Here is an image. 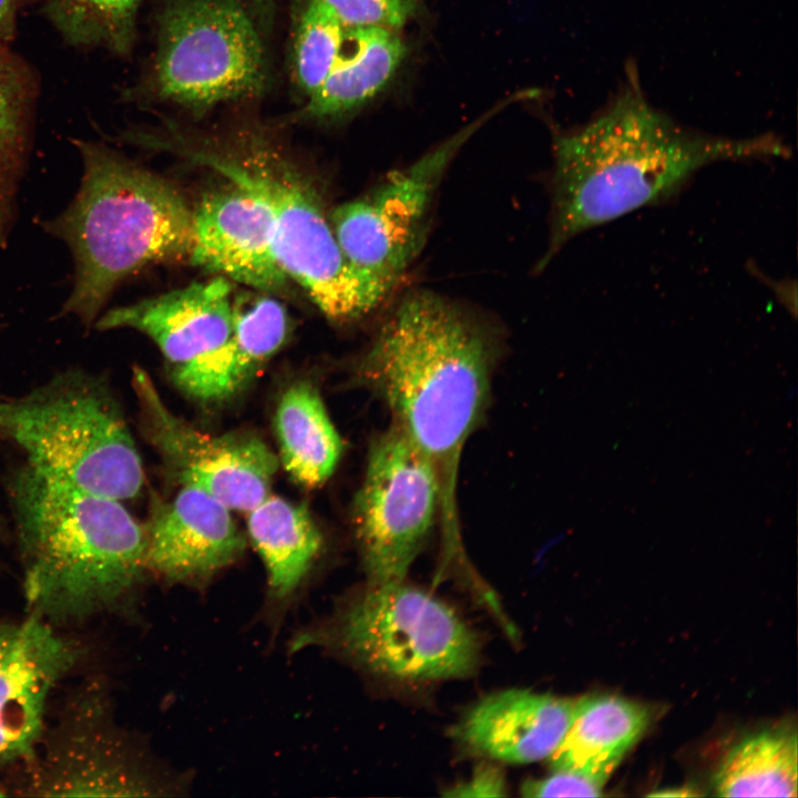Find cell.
<instances>
[{
	"instance_id": "cell-1",
	"label": "cell",
	"mask_w": 798,
	"mask_h": 798,
	"mask_svg": "<svg viewBox=\"0 0 798 798\" xmlns=\"http://www.w3.org/2000/svg\"><path fill=\"white\" fill-rule=\"evenodd\" d=\"M789 155L771 133L733 139L683 126L653 108L628 72L598 114L554 136L550 235L536 269L580 234L673 200L708 165Z\"/></svg>"
},
{
	"instance_id": "cell-2",
	"label": "cell",
	"mask_w": 798,
	"mask_h": 798,
	"mask_svg": "<svg viewBox=\"0 0 798 798\" xmlns=\"http://www.w3.org/2000/svg\"><path fill=\"white\" fill-rule=\"evenodd\" d=\"M494 355L493 339L477 319L419 290L386 318L356 368L357 380L434 467L448 549L460 546L459 463L488 405Z\"/></svg>"
},
{
	"instance_id": "cell-3",
	"label": "cell",
	"mask_w": 798,
	"mask_h": 798,
	"mask_svg": "<svg viewBox=\"0 0 798 798\" xmlns=\"http://www.w3.org/2000/svg\"><path fill=\"white\" fill-rule=\"evenodd\" d=\"M23 589L32 614L52 623L114 608L146 569V536L122 501L27 464L13 485Z\"/></svg>"
},
{
	"instance_id": "cell-4",
	"label": "cell",
	"mask_w": 798,
	"mask_h": 798,
	"mask_svg": "<svg viewBox=\"0 0 798 798\" xmlns=\"http://www.w3.org/2000/svg\"><path fill=\"white\" fill-rule=\"evenodd\" d=\"M74 144L83 164L80 187L71 204L43 225L74 258V284L62 314L91 325L126 277L190 256L192 209L165 178L104 143Z\"/></svg>"
},
{
	"instance_id": "cell-5",
	"label": "cell",
	"mask_w": 798,
	"mask_h": 798,
	"mask_svg": "<svg viewBox=\"0 0 798 798\" xmlns=\"http://www.w3.org/2000/svg\"><path fill=\"white\" fill-rule=\"evenodd\" d=\"M0 437L48 477L120 501L144 482L141 457L116 401L98 379L68 372L0 401Z\"/></svg>"
},
{
	"instance_id": "cell-6",
	"label": "cell",
	"mask_w": 798,
	"mask_h": 798,
	"mask_svg": "<svg viewBox=\"0 0 798 798\" xmlns=\"http://www.w3.org/2000/svg\"><path fill=\"white\" fill-rule=\"evenodd\" d=\"M182 151L263 200L282 267L328 319H357L385 299L345 257L316 191L266 141L253 135L236 152L214 146Z\"/></svg>"
},
{
	"instance_id": "cell-7",
	"label": "cell",
	"mask_w": 798,
	"mask_h": 798,
	"mask_svg": "<svg viewBox=\"0 0 798 798\" xmlns=\"http://www.w3.org/2000/svg\"><path fill=\"white\" fill-rule=\"evenodd\" d=\"M147 91L193 113L259 95L268 80L262 29L245 0H167Z\"/></svg>"
},
{
	"instance_id": "cell-8",
	"label": "cell",
	"mask_w": 798,
	"mask_h": 798,
	"mask_svg": "<svg viewBox=\"0 0 798 798\" xmlns=\"http://www.w3.org/2000/svg\"><path fill=\"white\" fill-rule=\"evenodd\" d=\"M336 640L365 668L399 681L460 678L479 662L475 632L405 580L371 584L341 615Z\"/></svg>"
},
{
	"instance_id": "cell-9",
	"label": "cell",
	"mask_w": 798,
	"mask_h": 798,
	"mask_svg": "<svg viewBox=\"0 0 798 798\" xmlns=\"http://www.w3.org/2000/svg\"><path fill=\"white\" fill-rule=\"evenodd\" d=\"M502 106L331 212L329 222L345 257L385 298L424 247L433 201L452 160Z\"/></svg>"
},
{
	"instance_id": "cell-10",
	"label": "cell",
	"mask_w": 798,
	"mask_h": 798,
	"mask_svg": "<svg viewBox=\"0 0 798 798\" xmlns=\"http://www.w3.org/2000/svg\"><path fill=\"white\" fill-rule=\"evenodd\" d=\"M439 511L434 467L391 422L370 444L352 511L371 584L405 580Z\"/></svg>"
},
{
	"instance_id": "cell-11",
	"label": "cell",
	"mask_w": 798,
	"mask_h": 798,
	"mask_svg": "<svg viewBox=\"0 0 798 798\" xmlns=\"http://www.w3.org/2000/svg\"><path fill=\"white\" fill-rule=\"evenodd\" d=\"M145 432L182 485L202 489L231 510L249 511L266 497L278 461L253 434L204 433L175 416L149 375L133 371Z\"/></svg>"
},
{
	"instance_id": "cell-12",
	"label": "cell",
	"mask_w": 798,
	"mask_h": 798,
	"mask_svg": "<svg viewBox=\"0 0 798 798\" xmlns=\"http://www.w3.org/2000/svg\"><path fill=\"white\" fill-rule=\"evenodd\" d=\"M98 686L79 693L45 740L28 789L45 797L146 795L109 719Z\"/></svg>"
},
{
	"instance_id": "cell-13",
	"label": "cell",
	"mask_w": 798,
	"mask_h": 798,
	"mask_svg": "<svg viewBox=\"0 0 798 798\" xmlns=\"http://www.w3.org/2000/svg\"><path fill=\"white\" fill-rule=\"evenodd\" d=\"M78 656L72 642L34 614L0 621V763L32 757L49 696Z\"/></svg>"
},
{
	"instance_id": "cell-14",
	"label": "cell",
	"mask_w": 798,
	"mask_h": 798,
	"mask_svg": "<svg viewBox=\"0 0 798 798\" xmlns=\"http://www.w3.org/2000/svg\"><path fill=\"white\" fill-rule=\"evenodd\" d=\"M192 222L193 265L263 293L286 285L272 214L255 193L233 182L209 191L192 211Z\"/></svg>"
},
{
	"instance_id": "cell-15",
	"label": "cell",
	"mask_w": 798,
	"mask_h": 798,
	"mask_svg": "<svg viewBox=\"0 0 798 798\" xmlns=\"http://www.w3.org/2000/svg\"><path fill=\"white\" fill-rule=\"evenodd\" d=\"M231 509L192 485L168 502H157L149 523L145 563L167 581L202 583L239 557L245 538Z\"/></svg>"
},
{
	"instance_id": "cell-16",
	"label": "cell",
	"mask_w": 798,
	"mask_h": 798,
	"mask_svg": "<svg viewBox=\"0 0 798 798\" xmlns=\"http://www.w3.org/2000/svg\"><path fill=\"white\" fill-rule=\"evenodd\" d=\"M233 323L231 282L216 276L112 308L99 318L95 327L139 330L156 344L167 361L178 367L221 346L229 337Z\"/></svg>"
},
{
	"instance_id": "cell-17",
	"label": "cell",
	"mask_w": 798,
	"mask_h": 798,
	"mask_svg": "<svg viewBox=\"0 0 798 798\" xmlns=\"http://www.w3.org/2000/svg\"><path fill=\"white\" fill-rule=\"evenodd\" d=\"M575 702L511 688L473 705L454 728L470 750L510 764L548 759L572 722Z\"/></svg>"
},
{
	"instance_id": "cell-18",
	"label": "cell",
	"mask_w": 798,
	"mask_h": 798,
	"mask_svg": "<svg viewBox=\"0 0 798 798\" xmlns=\"http://www.w3.org/2000/svg\"><path fill=\"white\" fill-rule=\"evenodd\" d=\"M287 330V311L275 298L255 294L237 296L229 337L196 360L175 367L173 380L196 400L227 399L280 348Z\"/></svg>"
},
{
	"instance_id": "cell-19",
	"label": "cell",
	"mask_w": 798,
	"mask_h": 798,
	"mask_svg": "<svg viewBox=\"0 0 798 798\" xmlns=\"http://www.w3.org/2000/svg\"><path fill=\"white\" fill-rule=\"evenodd\" d=\"M648 710L615 695L575 700L572 722L548 758L551 768L573 770L606 781L647 728Z\"/></svg>"
},
{
	"instance_id": "cell-20",
	"label": "cell",
	"mask_w": 798,
	"mask_h": 798,
	"mask_svg": "<svg viewBox=\"0 0 798 798\" xmlns=\"http://www.w3.org/2000/svg\"><path fill=\"white\" fill-rule=\"evenodd\" d=\"M399 31L346 28L336 62L301 110L308 119H332L361 106L388 83L405 55Z\"/></svg>"
},
{
	"instance_id": "cell-21",
	"label": "cell",
	"mask_w": 798,
	"mask_h": 798,
	"mask_svg": "<svg viewBox=\"0 0 798 798\" xmlns=\"http://www.w3.org/2000/svg\"><path fill=\"white\" fill-rule=\"evenodd\" d=\"M248 535L267 571L275 598L290 595L317 559L321 534L306 507L268 495L248 511Z\"/></svg>"
},
{
	"instance_id": "cell-22",
	"label": "cell",
	"mask_w": 798,
	"mask_h": 798,
	"mask_svg": "<svg viewBox=\"0 0 798 798\" xmlns=\"http://www.w3.org/2000/svg\"><path fill=\"white\" fill-rule=\"evenodd\" d=\"M280 461L299 484L316 488L335 471L342 441L318 391L308 382L290 386L275 413Z\"/></svg>"
},
{
	"instance_id": "cell-23",
	"label": "cell",
	"mask_w": 798,
	"mask_h": 798,
	"mask_svg": "<svg viewBox=\"0 0 798 798\" xmlns=\"http://www.w3.org/2000/svg\"><path fill=\"white\" fill-rule=\"evenodd\" d=\"M38 80L29 63L0 42V246L6 247L29 151Z\"/></svg>"
},
{
	"instance_id": "cell-24",
	"label": "cell",
	"mask_w": 798,
	"mask_h": 798,
	"mask_svg": "<svg viewBox=\"0 0 798 798\" xmlns=\"http://www.w3.org/2000/svg\"><path fill=\"white\" fill-rule=\"evenodd\" d=\"M797 735L766 730L735 745L714 776L722 797H796Z\"/></svg>"
},
{
	"instance_id": "cell-25",
	"label": "cell",
	"mask_w": 798,
	"mask_h": 798,
	"mask_svg": "<svg viewBox=\"0 0 798 798\" xmlns=\"http://www.w3.org/2000/svg\"><path fill=\"white\" fill-rule=\"evenodd\" d=\"M53 29L71 47L129 54L143 0H37Z\"/></svg>"
},
{
	"instance_id": "cell-26",
	"label": "cell",
	"mask_w": 798,
	"mask_h": 798,
	"mask_svg": "<svg viewBox=\"0 0 798 798\" xmlns=\"http://www.w3.org/2000/svg\"><path fill=\"white\" fill-rule=\"evenodd\" d=\"M345 33L346 27L326 2H306L295 30L293 64L295 81L307 96L331 71Z\"/></svg>"
},
{
	"instance_id": "cell-27",
	"label": "cell",
	"mask_w": 798,
	"mask_h": 798,
	"mask_svg": "<svg viewBox=\"0 0 798 798\" xmlns=\"http://www.w3.org/2000/svg\"><path fill=\"white\" fill-rule=\"evenodd\" d=\"M346 28L399 31L415 17L422 0H323Z\"/></svg>"
},
{
	"instance_id": "cell-28",
	"label": "cell",
	"mask_w": 798,
	"mask_h": 798,
	"mask_svg": "<svg viewBox=\"0 0 798 798\" xmlns=\"http://www.w3.org/2000/svg\"><path fill=\"white\" fill-rule=\"evenodd\" d=\"M606 781L596 777L566 769H554L541 779L525 781L524 797H600Z\"/></svg>"
},
{
	"instance_id": "cell-29",
	"label": "cell",
	"mask_w": 798,
	"mask_h": 798,
	"mask_svg": "<svg viewBox=\"0 0 798 798\" xmlns=\"http://www.w3.org/2000/svg\"><path fill=\"white\" fill-rule=\"evenodd\" d=\"M507 784L501 770L492 765L479 766L471 777L450 788L446 796L499 797L505 796Z\"/></svg>"
},
{
	"instance_id": "cell-30",
	"label": "cell",
	"mask_w": 798,
	"mask_h": 798,
	"mask_svg": "<svg viewBox=\"0 0 798 798\" xmlns=\"http://www.w3.org/2000/svg\"><path fill=\"white\" fill-rule=\"evenodd\" d=\"M33 0H0V42L10 43L21 10Z\"/></svg>"
},
{
	"instance_id": "cell-31",
	"label": "cell",
	"mask_w": 798,
	"mask_h": 798,
	"mask_svg": "<svg viewBox=\"0 0 798 798\" xmlns=\"http://www.w3.org/2000/svg\"><path fill=\"white\" fill-rule=\"evenodd\" d=\"M687 789H674V790H663L659 792H654L652 796H669V797H681V796H690L694 795L690 791H686Z\"/></svg>"
},
{
	"instance_id": "cell-32",
	"label": "cell",
	"mask_w": 798,
	"mask_h": 798,
	"mask_svg": "<svg viewBox=\"0 0 798 798\" xmlns=\"http://www.w3.org/2000/svg\"><path fill=\"white\" fill-rule=\"evenodd\" d=\"M795 397H796V388L792 387V388H790V389L787 390V393H786L785 399H786L787 401H790V400H792Z\"/></svg>"
},
{
	"instance_id": "cell-33",
	"label": "cell",
	"mask_w": 798,
	"mask_h": 798,
	"mask_svg": "<svg viewBox=\"0 0 798 798\" xmlns=\"http://www.w3.org/2000/svg\"><path fill=\"white\" fill-rule=\"evenodd\" d=\"M1 795H2V792H1V790H0V796H1Z\"/></svg>"
}]
</instances>
